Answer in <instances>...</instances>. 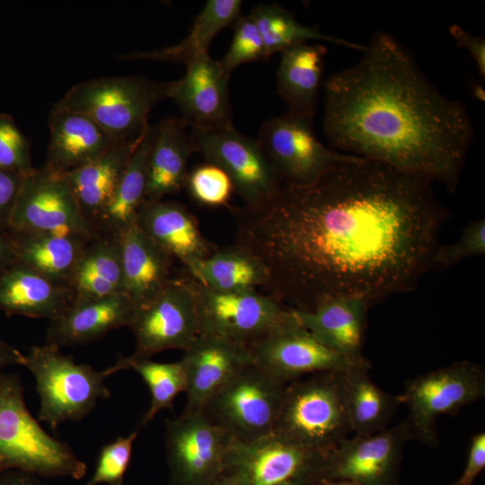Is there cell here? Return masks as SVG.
<instances>
[{
	"label": "cell",
	"instance_id": "cell-1",
	"mask_svg": "<svg viewBox=\"0 0 485 485\" xmlns=\"http://www.w3.org/2000/svg\"><path fill=\"white\" fill-rule=\"evenodd\" d=\"M432 181L348 154L314 181L235 208L236 244L268 271L266 294L294 311L336 296L369 305L410 291L432 267L445 212Z\"/></svg>",
	"mask_w": 485,
	"mask_h": 485
},
{
	"label": "cell",
	"instance_id": "cell-2",
	"mask_svg": "<svg viewBox=\"0 0 485 485\" xmlns=\"http://www.w3.org/2000/svg\"><path fill=\"white\" fill-rule=\"evenodd\" d=\"M359 60L323 83V133L333 149L456 190L474 139L466 108L424 75L388 32H375Z\"/></svg>",
	"mask_w": 485,
	"mask_h": 485
},
{
	"label": "cell",
	"instance_id": "cell-3",
	"mask_svg": "<svg viewBox=\"0 0 485 485\" xmlns=\"http://www.w3.org/2000/svg\"><path fill=\"white\" fill-rule=\"evenodd\" d=\"M82 479L87 465L70 445L50 436L29 411L20 377L0 375V472Z\"/></svg>",
	"mask_w": 485,
	"mask_h": 485
},
{
	"label": "cell",
	"instance_id": "cell-4",
	"mask_svg": "<svg viewBox=\"0 0 485 485\" xmlns=\"http://www.w3.org/2000/svg\"><path fill=\"white\" fill-rule=\"evenodd\" d=\"M170 82L141 75L93 78L73 85L53 109L84 114L119 141L139 137L152 109L168 98Z\"/></svg>",
	"mask_w": 485,
	"mask_h": 485
},
{
	"label": "cell",
	"instance_id": "cell-5",
	"mask_svg": "<svg viewBox=\"0 0 485 485\" xmlns=\"http://www.w3.org/2000/svg\"><path fill=\"white\" fill-rule=\"evenodd\" d=\"M343 373H317L287 384L273 434L323 451L348 437Z\"/></svg>",
	"mask_w": 485,
	"mask_h": 485
},
{
	"label": "cell",
	"instance_id": "cell-6",
	"mask_svg": "<svg viewBox=\"0 0 485 485\" xmlns=\"http://www.w3.org/2000/svg\"><path fill=\"white\" fill-rule=\"evenodd\" d=\"M34 376L40 397L37 419L55 430L66 421L84 419L100 399L110 396L105 370L77 364L72 357L49 344L33 346L23 355L22 365Z\"/></svg>",
	"mask_w": 485,
	"mask_h": 485
},
{
	"label": "cell",
	"instance_id": "cell-7",
	"mask_svg": "<svg viewBox=\"0 0 485 485\" xmlns=\"http://www.w3.org/2000/svg\"><path fill=\"white\" fill-rule=\"evenodd\" d=\"M484 395V366L466 360L408 380L399 397L407 406L404 423L410 440H417L429 447L437 446V418L445 414L455 415Z\"/></svg>",
	"mask_w": 485,
	"mask_h": 485
},
{
	"label": "cell",
	"instance_id": "cell-8",
	"mask_svg": "<svg viewBox=\"0 0 485 485\" xmlns=\"http://www.w3.org/2000/svg\"><path fill=\"white\" fill-rule=\"evenodd\" d=\"M189 280L195 295L198 335L250 348L295 316L292 309L266 293L218 292Z\"/></svg>",
	"mask_w": 485,
	"mask_h": 485
},
{
	"label": "cell",
	"instance_id": "cell-9",
	"mask_svg": "<svg viewBox=\"0 0 485 485\" xmlns=\"http://www.w3.org/2000/svg\"><path fill=\"white\" fill-rule=\"evenodd\" d=\"M330 452L274 434L251 442L231 439L225 472L239 485H322Z\"/></svg>",
	"mask_w": 485,
	"mask_h": 485
},
{
	"label": "cell",
	"instance_id": "cell-10",
	"mask_svg": "<svg viewBox=\"0 0 485 485\" xmlns=\"http://www.w3.org/2000/svg\"><path fill=\"white\" fill-rule=\"evenodd\" d=\"M286 387L252 364L216 393L202 411L232 439L255 441L273 434Z\"/></svg>",
	"mask_w": 485,
	"mask_h": 485
},
{
	"label": "cell",
	"instance_id": "cell-11",
	"mask_svg": "<svg viewBox=\"0 0 485 485\" xmlns=\"http://www.w3.org/2000/svg\"><path fill=\"white\" fill-rule=\"evenodd\" d=\"M194 153L222 169L245 206L273 197L284 182L258 140L234 128H190Z\"/></svg>",
	"mask_w": 485,
	"mask_h": 485
},
{
	"label": "cell",
	"instance_id": "cell-12",
	"mask_svg": "<svg viewBox=\"0 0 485 485\" xmlns=\"http://www.w3.org/2000/svg\"><path fill=\"white\" fill-rule=\"evenodd\" d=\"M9 229L86 240L101 234L82 213L64 174L45 166L25 175Z\"/></svg>",
	"mask_w": 485,
	"mask_h": 485
},
{
	"label": "cell",
	"instance_id": "cell-13",
	"mask_svg": "<svg viewBox=\"0 0 485 485\" xmlns=\"http://www.w3.org/2000/svg\"><path fill=\"white\" fill-rule=\"evenodd\" d=\"M231 439L202 410L166 419L169 485H207L219 477Z\"/></svg>",
	"mask_w": 485,
	"mask_h": 485
},
{
	"label": "cell",
	"instance_id": "cell-14",
	"mask_svg": "<svg viewBox=\"0 0 485 485\" xmlns=\"http://www.w3.org/2000/svg\"><path fill=\"white\" fill-rule=\"evenodd\" d=\"M253 365L275 381L288 384L305 375L347 372L355 362L317 340L295 316L250 347Z\"/></svg>",
	"mask_w": 485,
	"mask_h": 485
},
{
	"label": "cell",
	"instance_id": "cell-15",
	"mask_svg": "<svg viewBox=\"0 0 485 485\" xmlns=\"http://www.w3.org/2000/svg\"><path fill=\"white\" fill-rule=\"evenodd\" d=\"M257 140L281 180L294 184L314 181L348 154L317 138L313 118L289 111L268 119Z\"/></svg>",
	"mask_w": 485,
	"mask_h": 485
},
{
	"label": "cell",
	"instance_id": "cell-16",
	"mask_svg": "<svg viewBox=\"0 0 485 485\" xmlns=\"http://www.w3.org/2000/svg\"><path fill=\"white\" fill-rule=\"evenodd\" d=\"M136 339L133 357L150 358L167 349L186 351L198 336L196 301L190 280L172 278L128 326Z\"/></svg>",
	"mask_w": 485,
	"mask_h": 485
},
{
	"label": "cell",
	"instance_id": "cell-17",
	"mask_svg": "<svg viewBox=\"0 0 485 485\" xmlns=\"http://www.w3.org/2000/svg\"><path fill=\"white\" fill-rule=\"evenodd\" d=\"M408 440L404 421L374 435L348 436L331 450L325 480H345L360 485H399Z\"/></svg>",
	"mask_w": 485,
	"mask_h": 485
},
{
	"label": "cell",
	"instance_id": "cell-18",
	"mask_svg": "<svg viewBox=\"0 0 485 485\" xmlns=\"http://www.w3.org/2000/svg\"><path fill=\"white\" fill-rule=\"evenodd\" d=\"M186 66L181 78L171 81L168 95L180 109L181 119L190 128L234 127L229 101L230 75L209 53Z\"/></svg>",
	"mask_w": 485,
	"mask_h": 485
},
{
	"label": "cell",
	"instance_id": "cell-19",
	"mask_svg": "<svg viewBox=\"0 0 485 485\" xmlns=\"http://www.w3.org/2000/svg\"><path fill=\"white\" fill-rule=\"evenodd\" d=\"M184 352L187 400L181 414L201 411L216 393L253 364L249 347L211 336L198 335Z\"/></svg>",
	"mask_w": 485,
	"mask_h": 485
},
{
	"label": "cell",
	"instance_id": "cell-20",
	"mask_svg": "<svg viewBox=\"0 0 485 485\" xmlns=\"http://www.w3.org/2000/svg\"><path fill=\"white\" fill-rule=\"evenodd\" d=\"M48 128L43 166L62 174L90 163L122 142L84 114L53 108L48 115Z\"/></svg>",
	"mask_w": 485,
	"mask_h": 485
},
{
	"label": "cell",
	"instance_id": "cell-21",
	"mask_svg": "<svg viewBox=\"0 0 485 485\" xmlns=\"http://www.w3.org/2000/svg\"><path fill=\"white\" fill-rule=\"evenodd\" d=\"M137 309L123 293L74 302L61 316L49 321L45 343L59 348L91 343L114 329L129 326Z\"/></svg>",
	"mask_w": 485,
	"mask_h": 485
},
{
	"label": "cell",
	"instance_id": "cell-22",
	"mask_svg": "<svg viewBox=\"0 0 485 485\" xmlns=\"http://www.w3.org/2000/svg\"><path fill=\"white\" fill-rule=\"evenodd\" d=\"M120 247L123 293L139 309L165 288L172 278L173 258L137 225L117 235Z\"/></svg>",
	"mask_w": 485,
	"mask_h": 485
},
{
	"label": "cell",
	"instance_id": "cell-23",
	"mask_svg": "<svg viewBox=\"0 0 485 485\" xmlns=\"http://www.w3.org/2000/svg\"><path fill=\"white\" fill-rule=\"evenodd\" d=\"M368 306L360 297L336 296L311 311H293L303 326L322 344L352 361L362 363L367 361L363 346Z\"/></svg>",
	"mask_w": 485,
	"mask_h": 485
},
{
	"label": "cell",
	"instance_id": "cell-24",
	"mask_svg": "<svg viewBox=\"0 0 485 485\" xmlns=\"http://www.w3.org/2000/svg\"><path fill=\"white\" fill-rule=\"evenodd\" d=\"M136 223L150 239L185 267L213 251L196 218L179 202L145 200L137 213Z\"/></svg>",
	"mask_w": 485,
	"mask_h": 485
},
{
	"label": "cell",
	"instance_id": "cell-25",
	"mask_svg": "<svg viewBox=\"0 0 485 485\" xmlns=\"http://www.w3.org/2000/svg\"><path fill=\"white\" fill-rule=\"evenodd\" d=\"M74 302L69 286L57 283L20 262L14 261L0 277V310L8 315L52 321Z\"/></svg>",
	"mask_w": 485,
	"mask_h": 485
},
{
	"label": "cell",
	"instance_id": "cell-26",
	"mask_svg": "<svg viewBox=\"0 0 485 485\" xmlns=\"http://www.w3.org/2000/svg\"><path fill=\"white\" fill-rule=\"evenodd\" d=\"M146 200H159L178 192L188 176V162L194 154L190 127L181 118L170 117L156 124Z\"/></svg>",
	"mask_w": 485,
	"mask_h": 485
},
{
	"label": "cell",
	"instance_id": "cell-27",
	"mask_svg": "<svg viewBox=\"0 0 485 485\" xmlns=\"http://www.w3.org/2000/svg\"><path fill=\"white\" fill-rule=\"evenodd\" d=\"M326 54L324 45L308 43L281 52L277 89L289 112L313 119L322 84Z\"/></svg>",
	"mask_w": 485,
	"mask_h": 485
},
{
	"label": "cell",
	"instance_id": "cell-28",
	"mask_svg": "<svg viewBox=\"0 0 485 485\" xmlns=\"http://www.w3.org/2000/svg\"><path fill=\"white\" fill-rule=\"evenodd\" d=\"M143 134L117 144L98 158L64 174L82 213L93 225L110 200Z\"/></svg>",
	"mask_w": 485,
	"mask_h": 485
},
{
	"label": "cell",
	"instance_id": "cell-29",
	"mask_svg": "<svg viewBox=\"0 0 485 485\" xmlns=\"http://www.w3.org/2000/svg\"><path fill=\"white\" fill-rule=\"evenodd\" d=\"M157 126L149 125L137 145L105 208L94 222L101 234L117 236L136 221L146 200L150 156Z\"/></svg>",
	"mask_w": 485,
	"mask_h": 485
},
{
	"label": "cell",
	"instance_id": "cell-30",
	"mask_svg": "<svg viewBox=\"0 0 485 485\" xmlns=\"http://www.w3.org/2000/svg\"><path fill=\"white\" fill-rule=\"evenodd\" d=\"M68 286L75 302L123 293L121 254L117 236L100 234L86 243Z\"/></svg>",
	"mask_w": 485,
	"mask_h": 485
},
{
	"label": "cell",
	"instance_id": "cell-31",
	"mask_svg": "<svg viewBox=\"0 0 485 485\" xmlns=\"http://www.w3.org/2000/svg\"><path fill=\"white\" fill-rule=\"evenodd\" d=\"M8 231L15 261L67 286L84 246L91 241L48 233Z\"/></svg>",
	"mask_w": 485,
	"mask_h": 485
},
{
	"label": "cell",
	"instance_id": "cell-32",
	"mask_svg": "<svg viewBox=\"0 0 485 485\" xmlns=\"http://www.w3.org/2000/svg\"><path fill=\"white\" fill-rule=\"evenodd\" d=\"M186 269L195 281L218 292L257 290L269 279L261 260L236 243L215 250Z\"/></svg>",
	"mask_w": 485,
	"mask_h": 485
},
{
	"label": "cell",
	"instance_id": "cell-33",
	"mask_svg": "<svg viewBox=\"0 0 485 485\" xmlns=\"http://www.w3.org/2000/svg\"><path fill=\"white\" fill-rule=\"evenodd\" d=\"M240 0H208L196 17L189 34L175 45L151 51L118 55L124 60L148 59L188 65L208 53L216 36L242 15Z\"/></svg>",
	"mask_w": 485,
	"mask_h": 485
},
{
	"label": "cell",
	"instance_id": "cell-34",
	"mask_svg": "<svg viewBox=\"0 0 485 485\" xmlns=\"http://www.w3.org/2000/svg\"><path fill=\"white\" fill-rule=\"evenodd\" d=\"M370 365L343 373L348 415L355 436H370L387 428L401 403L395 396L377 386L370 378Z\"/></svg>",
	"mask_w": 485,
	"mask_h": 485
},
{
	"label": "cell",
	"instance_id": "cell-35",
	"mask_svg": "<svg viewBox=\"0 0 485 485\" xmlns=\"http://www.w3.org/2000/svg\"><path fill=\"white\" fill-rule=\"evenodd\" d=\"M249 15L261 35L269 57L309 40L326 41L359 51L365 49V45L323 33L318 27L301 23L293 13L277 4L256 5Z\"/></svg>",
	"mask_w": 485,
	"mask_h": 485
},
{
	"label": "cell",
	"instance_id": "cell-36",
	"mask_svg": "<svg viewBox=\"0 0 485 485\" xmlns=\"http://www.w3.org/2000/svg\"><path fill=\"white\" fill-rule=\"evenodd\" d=\"M125 369L136 371L147 384L151 403L139 424L141 429L155 415L164 409L172 410L174 399L187 389V373L181 359L177 362L161 363L150 358L120 357L111 366L105 369L110 375Z\"/></svg>",
	"mask_w": 485,
	"mask_h": 485
},
{
	"label": "cell",
	"instance_id": "cell-37",
	"mask_svg": "<svg viewBox=\"0 0 485 485\" xmlns=\"http://www.w3.org/2000/svg\"><path fill=\"white\" fill-rule=\"evenodd\" d=\"M139 430L137 428L126 436H119L101 448L94 471L86 485H123Z\"/></svg>",
	"mask_w": 485,
	"mask_h": 485
},
{
	"label": "cell",
	"instance_id": "cell-38",
	"mask_svg": "<svg viewBox=\"0 0 485 485\" xmlns=\"http://www.w3.org/2000/svg\"><path fill=\"white\" fill-rule=\"evenodd\" d=\"M268 57L261 35L251 16L241 15L234 23V37L229 49L219 61L231 75L239 66L266 60Z\"/></svg>",
	"mask_w": 485,
	"mask_h": 485
},
{
	"label": "cell",
	"instance_id": "cell-39",
	"mask_svg": "<svg viewBox=\"0 0 485 485\" xmlns=\"http://www.w3.org/2000/svg\"><path fill=\"white\" fill-rule=\"evenodd\" d=\"M185 184L191 196L207 206L226 204L234 190L228 175L209 163L199 165L188 173Z\"/></svg>",
	"mask_w": 485,
	"mask_h": 485
},
{
	"label": "cell",
	"instance_id": "cell-40",
	"mask_svg": "<svg viewBox=\"0 0 485 485\" xmlns=\"http://www.w3.org/2000/svg\"><path fill=\"white\" fill-rule=\"evenodd\" d=\"M0 168L18 172L23 175L35 168L32 164L31 146L13 118L0 113Z\"/></svg>",
	"mask_w": 485,
	"mask_h": 485
},
{
	"label": "cell",
	"instance_id": "cell-41",
	"mask_svg": "<svg viewBox=\"0 0 485 485\" xmlns=\"http://www.w3.org/2000/svg\"><path fill=\"white\" fill-rule=\"evenodd\" d=\"M484 252L485 220L482 218L468 224L455 242L437 247L432 267L447 268L467 258L484 255Z\"/></svg>",
	"mask_w": 485,
	"mask_h": 485
},
{
	"label": "cell",
	"instance_id": "cell-42",
	"mask_svg": "<svg viewBox=\"0 0 485 485\" xmlns=\"http://www.w3.org/2000/svg\"><path fill=\"white\" fill-rule=\"evenodd\" d=\"M25 175L0 168V229H8Z\"/></svg>",
	"mask_w": 485,
	"mask_h": 485
},
{
	"label": "cell",
	"instance_id": "cell-43",
	"mask_svg": "<svg viewBox=\"0 0 485 485\" xmlns=\"http://www.w3.org/2000/svg\"><path fill=\"white\" fill-rule=\"evenodd\" d=\"M485 468V433L472 436L467 462L459 479L452 485H472L474 480Z\"/></svg>",
	"mask_w": 485,
	"mask_h": 485
},
{
	"label": "cell",
	"instance_id": "cell-44",
	"mask_svg": "<svg viewBox=\"0 0 485 485\" xmlns=\"http://www.w3.org/2000/svg\"><path fill=\"white\" fill-rule=\"evenodd\" d=\"M449 32L460 48L468 50L474 60L478 72L481 77L485 76V40L465 31L457 24L449 27Z\"/></svg>",
	"mask_w": 485,
	"mask_h": 485
},
{
	"label": "cell",
	"instance_id": "cell-45",
	"mask_svg": "<svg viewBox=\"0 0 485 485\" xmlns=\"http://www.w3.org/2000/svg\"><path fill=\"white\" fill-rule=\"evenodd\" d=\"M0 485H45L39 476L22 471H5L0 472Z\"/></svg>",
	"mask_w": 485,
	"mask_h": 485
},
{
	"label": "cell",
	"instance_id": "cell-46",
	"mask_svg": "<svg viewBox=\"0 0 485 485\" xmlns=\"http://www.w3.org/2000/svg\"><path fill=\"white\" fill-rule=\"evenodd\" d=\"M14 261L9 231L0 229V277Z\"/></svg>",
	"mask_w": 485,
	"mask_h": 485
},
{
	"label": "cell",
	"instance_id": "cell-47",
	"mask_svg": "<svg viewBox=\"0 0 485 485\" xmlns=\"http://www.w3.org/2000/svg\"><path fill=\"white\" fill-rule=\"evenodd\" d=\"M23 354L0 340V371L13 365H22Z\"/></svg>",
	"mask_w": 485,
	"mask_h": 485
},
{
	"label": "cell",
	"instance_id": "cell-48",
	"mask_svg": "<svg viewBox=\"0 0 485 485\" xmlns=\"http://www.w3.org/2000/svg\"><path fill=\"white\" fill-rule=\"evenodd\" d=\"M207 485H239V482L234 476L224 472Z\"/></svg>",
	"mask_w": 485,
	"mask_h": 485
},
{
	"label": "cell",
	"instance_id": "cell-49",
	"mask_svg": "<svg viewBox=\"0 0 485 485\" xmlns=\"http://www.w3.org/2000/svg\"><path fill=\"white\" fill-rule=\"evenodd\" d=\"M322 485H360V484L350 481L337 480V481H326L322 483Z\"/></svg>",
	"mask_w": 485,
	"mask_h": 485
},
{
	"label": "cell",
	"instance_id": "cell-50",
	"mask_svg": "<svg viewBox=\"0 0 485 485\" xmlns=\"http://www.w3.org/2000/svg\"><path fill=\"white\" fill-rule=\"evenodd\" d=\"M473 92H474V97H476L480 101H484L485 92H484V89L481 85L474 86Z\"/></svg>",
	"mask_w": 485,
	"mask_h": 485
}]
</instances>
